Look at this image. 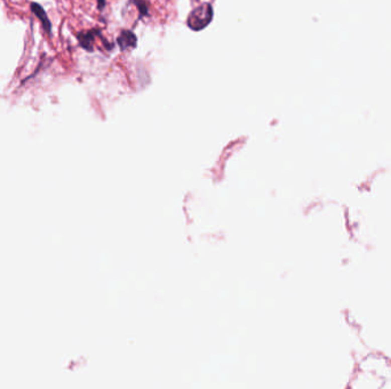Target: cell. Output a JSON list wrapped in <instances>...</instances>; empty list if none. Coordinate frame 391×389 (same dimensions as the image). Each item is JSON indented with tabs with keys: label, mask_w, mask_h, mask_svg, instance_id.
<instances>
[{
	"label": "cell",
	"mask_w": 391,
	"mask_h": 389,
	"mask_svg": "<svg viewBox=\"0 0 391 389\" xmlns=\"http://www.w3.org/2000/svg\"><path fill=\"white\" fill-rule=\"evenodd\" d=\"M213 19V8L210 4L196 7L188 16V27L193 31H201L212 22Z\"/></svg>",
	"instance_id": "1"
},
{
	"label": "cell",
	"mask_w": 391,
	"mask_h": 389,
	"mask_svg": "<svg viewBox=\"0 0 391 389\" xmlns=\"http://www.w3.org/2000/svg\"><path fill=\"white\" fill-rule=\"evenodd\" d=\"M30 10L33 13V15H36V18H38V20L40 21V23H41V25H43V29L45 30V32L47 33L48 36H51L52 35V22L48 18L47 13L45 12L44 7L38 3H31Z\"/></svg>",
	"instance_id": "2"
},
{
	"label": "cell",
	"mask_w": 391,
	"mask_h": 389,
	"mask_svg": "<svg viewBox=\"0 0 391 389\" xmlns=\"http://www.w3.org/2000/svg\"><path fill=\"white\" fill-rule=\"evenodd\" d=\"M118 44L123 50L135 48L137 44L136 36L132 31L125 30L118 37Z\"/></svg>",
	"instance_id": "3"
},
{
	"label": "cell",
	"mask_w": 391,
	"mask_h": 389,
	"mask_svg": "<svg viewBox=\"0 0 391 389\" xmlns=\"http://www.w3.org/2000/svg\"><path fill=\"white\" fill-rule=\"evenodd\" d=\"M97 31L93 30V31H88V32H81L78 35V41L80 46L86 50H91L93 48V43L95 39V35H96Z\"/></svg>",
	"instance_id": "4"
}]
</instances>
